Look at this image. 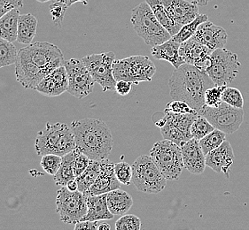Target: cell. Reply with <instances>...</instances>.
<instances>
[{"instance_id": "cell-1", "label": "cell", "mask_w": 249, "mask_h": 230, "mask_svg": "<svg viewBox=\"0 0 249 230\" xmlns=\"http://www.w3.org/2000/svg\"><path fill=\"white\" fill-rule=\"evenodd\" d=\"M214 83L205 70L184 63L173 72L169 80L172 99L184 101L198 114L205 105V91Z\"/></svg>"}, {"instance_id": "cell-2", "label": "cell", "mask_w": 249, "mask_h": 230, "mask_svg": "<svg viewBox=\"0 0 249 230\" xmlns=\"http://www.w3.org/2000/svg\"><path fill=\"white\" fill-rule=\"evenodd\" d=\"M75 135L76 146L90 160L107 159L114 146V139L108 126L98 119L75 120L70 125Z\"/></svg>"}, {"instance_id": "cell-3", "label": "cell", "mask_w": 249, "mask_h": 230, "mask_svg": "<svg viewBox=\"0 0 249 230\" xmlns=\"http://www.w3.org/2000/svg\"><path fill=\"white\" fill-rule=\"evenodd\" d=\"M130 21L137 35L149 46L160 45L172 37L160 23L146 2L137 5L131 12Z\"/></svg>"}, {"instance_id": "cell-4", "label": "cell", "mask_w": 249, "mask_h": 230, "mask_svg": "<svg viewBox=\"0 0 249 230\" xmlns=\"http://www.w3.org/2000/svg\"><path fill=\"white\" fill-rule=\"evenodd\" d=\"M150 157L167 180H178L182 175L184 168L182 150L174 142L167 139L156 142Z\"/></svg>"}, {"instance_id": "cell-5", "label": "cell", "mask_w": 249, "mask_h": 230, "mask_svg": "<svg viewBox=\"0 0 249 230\" xmlns=\"http://www.w3.org/2000/svg\"><path fill=\"white\" fill-rule=\"evenodd\" d=\"M132 183L145 193H159L167 185V179L149 156L137 158L132 164Z\"/></svg>"}, {"instance_id": "cell-6", "label": "cell", "mask_w": 249, "mask_h": 230, "mask_svg": "<svg viewBox=\"0 0 249 230\" xmlns=\"http://www.w3.org/2000/svg\"><path fill=\"white\" fill-rule=\"evenodd\" d=\"M240 66L238 55L224 47L212 51L206 72L214 85L228 86L237 77Z\"/></svg>"}, {"instance_id": "cell-7", "label": "cell", "mask_w": 249, "mask_h": 230, "mask_svg": "<svg viewBox=\"0 0 249 230\" xmlns=\"http://www.w3.org/2000/svg\"><path fill=\"white\" fill-rule=\"evenodd\" d=\"M156 67L147 56H132L123 60H115L113 73L115 80H125L139 84L140 82H150L154 77Z\"/></svg>"}, {"instance_id": "cell-8", "label": "cell", "mask_w": 249, "mask_h": 230, "mask_svg": "<svg viewBox=\"0 0 249 230\" xmlns=\"http://www.w3.org/2000/svg\"><path fill=\"white\" fill-rule=\"evenodd\" d=\"M56 213L66 224H75L87 213V196L79 190L70 191L66 186L58 190Z\"/></svg>"}, {"instance_id": "cell-9", "label": "cell", "mask_w": 249, "mask_h": 230, "mask_svg": "<svg viewBox=\"0 0 249 230\" xmlns=\"http://www.w3.org/2000/svg\"><path fill=\"white\" fill-rule=\"evenodd\" d=\"M199 115L204 116L214 129L223 131L225 134H233L242 124L244 119L243 108H237L222 102L217 107H204Z\"/></svg>"}, {"instance_id": "cell-10", "label": "cell", "mask_w": 249, "mask_h": 230, "mask_svg": "<svg viewBox=\"0 0 249 230\" xmlns=\"http://www.w3.org/2000/svg\"><path fill=\"white\" fill-rule=\"evenodd\" d=\"M18 54L25 57L49 74L64 66V55L57 45L48 42H36L20 49Z\"/></svg>"}, {"instance_id": "cell-11", "label": "cell", "mask_w": 249, "mask_h": 230, "mask_svg": "<svg viewBox=\"0 0 249 230\" xmlns=\"http://www.w3.org/2000/svg\"><path fill=\"white\" fill-rule=\"evenodd\" d=\"M82 60L103 91H115L116 80L113 73L115 54L113 51L85 56Z\"/></svg>"}, {"instance_id": "cell-12", "label": "cell", "mask_w": 249, "mask_h": 230, "mask_svg": "<svg viewBox=\"0 0 249 230\" xmlns=\"http://www.w3.org/2000/svg\"><path fill=\"white\" fill-rule=\"evenodd\" d=\"M64 66L68 73V92L77 99H83L92 93L95 81L82 59L65 60Z\"/></svg>"}, {"instance_id": "cell-13", "label": "cell", "mask_w": 249, "mask_h": 230, "mask_svg": "<svg viewBox=\"0 0 249 230\" xmlns=\"http://www.w3.org/2000/svg\"><path fill=\"white\" fill-rule=\"evenodd\" d=\"M70 126L65 123L47 122L45 129L38 132L35 140V150L37 155L55 154L61 136Z\"/></svg>"}, {"instance_id": "cell-14", "label": "cell", "mask_w": 249, "mask_h": 230, "mask_svg": "<svg viewBox=\"0 0 249 230\" xmlns=\"http://www.w3.org/2000/svg\"><path fill=\"white\" fill-rule=\"evenodd\" d=\"M15 66L16 79L25 89L35 90L40 82L49 75L44 68L20 54H18Z\"/></svg>"}, {"instance_id": "cell-15", "label": "cell", "mask_w": 249, "mask_h": 230, "mask_svg": "<svg viewBox=\"0 0 249 230\" xmlns=\"http://www.w3.org/2000/svg\"><path fill=\"white\" fill-rule=\"evenodd\" d=\"M213 50L202 45L194 37L180 44L179 53L184 63L197 66L201 70L208 68L210 63V55Z\"/></svg>"}, {"instance_id": "cell-16", "label": "cell", "mask_w": 249, "mask_h": 230, "mask_svg": "<svg viewBox=\"0 0 249 230\" xmlns=\"http://www.w3.org/2000/svg\"><path fill=\"white\" fill-rule=\"evenodd\" d=\"M121 186L115 172V164L109 160H100V171L94 183L85 195H100L119 189Z\"/></svg>"}, {"instance_id": "cell-17", "label": "cell", "mask_w": 249, "mask_h": 230, "mask_svg": "<svg viewBox=\"0 0 249 230\" xmlns=\"http://www.w3.org/2000/svg\"><path fill=\"white\" fill-rule=\"evenodd\" d=\"M160 2L170 18L178 25H185L200 15L199 5L188 0H160Z\"/></svg>"}, {"instance_id": "cell-18", "label": "cell", "mask_w": 249, "mask_h": 230, "mask_svg": "<svg viewBox=\"0 0 249 230\" xmlns=\"http://www.w3.org/2000/svg\"><path fill=\"white\" fill-rule=\"evenodd\" d=\"M206 165L216 172L224 174L229 177V172L235 161V156L231 145L228 141H224L215 150L205 156Z\"/></svg>"}, {"instance_id": "cell-19", "label": "cell", "mask_w": 249, "mask_h": 230, "mask_svg": "<svg viewBox=\"0 0 249 230\" xmlns=\"http://www.w3.org/2000/svg\"><path fill=\"white\" fill-rule=\"evenodd\" d=\"M193 37L200 44L209 47L210 50H214L224 48L227 43L228 35L223 27L207 20L199 25Z\"/></svg>"}, {"instance_id": "cell-20", "label": "cell", "mask_w": 249, "mask_h": 230, "mask_svg": "<svg viewBox=\"0 0 249 230\" xmlns=\"http://www.w3.org/2000/svg\"><path fill=\"white\" fill-rule=\"evenodd\" d=\"M69 78L65 66H61L46 75L35 90L42 95L57 97L68 91Z\"/></svg>"}, {"instance_id": "cell-21", "label": "cell", "mask_w": 249, "mask_h": 230, "mask_svg": "<svg viewBox=\"0 0 249 230\" xmlns=\"http://www.w3.org/2000/svg\"><path fill=\"white\" fill-rule=\"evenodd\" d=\"M185 169L194 175H201L206 168V159L199 141L195 138L186 141L180 146Z\"/></svg>"}, {"instance_id": "cell-22", "label": "cell", "mask_w": 249, "mask_h": 230, "mask_svg": "<svg viewBox=\"0 0 249 230\" xmlns=\"http://www.w3.org/2000/svg\"><path fill=\"white\" fill-rule=\"evenodd\" d=\"M107 194L87 196V213L82 220L100 221L114 219L115 215L107 206Z\"/></svg>"}, {"instance_id": "cell-23", "label": "cell", "mask_w": 249, "mask_h": 230, "mask_svg": "<svg viewBox=\"0 0 249 230\" xmlns=\"http://www.w3.org/2000/svg\"><path fill=\"white\" fill-rule=\"evenodd\" d=\"M180 44L170 38L160 45L151 48V53L156 60H166L170 62L175 68H178L184 63L179 53Z\"/></svg>"}, {"instance_id": "cell-24", "label": "cell", "mask_w": 249, "mask_h": 230, "mask_svg": "<svg viewBox=\"0 0 249 230\" xmlns=\"http://www.w3.org/2000/svg\"><path fill=\"white\" fill-rule=\"evenodd\" d=\"M107 203L114 215H124L133 205L132 197L124 190H112L107 194Z\"/></svg>"}, {"instance_id": "cell-25", "label": "cell", "mask_w": 249, "mask_h": 230, "mask_svg": "<svg viewBox=\"0 0 249 230\" xmlns=\"http://www.w3.org/2000/svg\"><path fill=\"white\" fill-rule=\"evenodd\" d=\"M37 19L31 14L20 15L18 22L17 42L23 45H30L35 37L37 29Z\"/></svg>"}, {"instance_id": "cell-26", "label": "cell", "mask_w": 249, "mask_h": 230, "mask_svg": "<svg viewBox=\"0 0 249 230\" xmlns=\"http://www.w3.org/2000/svg\"><path fill=\"white\" fill-rule=\"evenodd\" d=\"M79 149L76 147L75 150H72L70 153L66 154L62 157L61 165L58 172L53 175L56 185H67V183L72 179H75V172H74V161H75L76 154L78 153Z\"/></svg>"}, {"instance_id": "cell-27", "label": "cell", "mask_w": 249, "mask_h": 230, "mask_svg": "<svg viewBox=\"0 0 249 230\" xmlns=\"http://www.w3.org/2000/svg\"><path fill=\"white\" fill-rule=\"evenodd\" d=\"M20 9H13L0 19V37L14 43L17 41Z\"/></svg>"}, {"instance_id": "cell-28", "label": "cell", "mask_w": 249, "mask_h": 230, "mask_svg": "<svg viewBox=\"0 0 249 230\" xmlns=\"http://www.w3.org/2000/svg\"><path fill=\"white\" fill-rule=\"evenodd\" d=\"M145 2L149 5L153 11L156 19L160 23L169 31L171 36H174L178 33L183 26L178 25L174 20L170 18V15L166 10L164 5L160 2V0H145Z\"/></svg>"}, {"instance_id": "cell-29", "label": "cell", "mask_w": 249, "mask_h": 230, "mask_svg": "<svg viewBox=\"0 0 249 230\" xmlns=\"http://www.w3.org/2000/svg\"><path fill=\"white\" fill-rule=\"evenodd\" d=\"M100 171V160H90L88 167L75 179L77 181L78 190L85 194L94 183Z\"/></svg>"}, {"instance_id": "cell-30", "label": "cell", "mask_w": 249, "mask_h": 230, "mask_svg": "<svg viewBox=\"0 0 249 230\" xmlns=\"http://www.w3.org/2000/svg\"><path fill=\"white\" fill-rule=\"evenodd\" d=\"M165 117L170 120L172 124L182 130L186 136L192 139L193 136L191 135V126L195 119L198 117L199 114H174L170 112H165Z\"/></svg>"}, {"instance_id": "cell-31", "label": "cell", "mask_w": 249, "mask_h": 230, "mask_svg": "<svg viewBox=\"0 0 249 230\" xmlns=\"http://www.w3.org/2000/svg\"><path fill=\"white\" fill-rule=\"evenodd\" d=\"M209 20L208 15H199L198 17H196L195 20L191 21L189 23L185 24L181 28V30L178 31V34H176L174 36H172L171 38L173 40L182 44L185 41L188 40L191 37H193L195 35L196 31L198 30L199 25H201L203 22Z\"/></svg>"}, {"instance_id": "cell-32", "label": "cell", "mask_w": 249, "mask_h": 230, "mask_svg": "<svg viewBox=\"0 0 249 230\" xmlns=\"http://www.w3.org/2000/svg\"><path fill=\"white\" fill-rule=\"evenodd\" d=\"M225 135L226 134L223 131L214 129L212 132H210L209 135H206L202 139L199 141V145H200L205 156L207 155L208 153H210V151L218 148L220 145L226 140V135Z\"/></svg>"}, {"instance_id": "cell-33", "label": "cell", "mask_w": 249, "mask_h": 230, "mask_svg": "<svg viewBox=\"0 0 249 230\" xmlns=\"http://www.w3.org/2000/svg\"><path fill=\"white\" fill-rule=\"evenodd\" d=\"M160 130L164 139L172 141L179 146L184 144L186 141L190 140L182 130L176 127L174 124H172L170 120L167 119L165 120L164 125L161 126Z\"/></svg>"}, {"instance_id": "cell-34", "label": "cell", "mask_w": 249, "mask_h": 230, "mask_svg": "<svg viewBox=\"0 0 249 230\" xmlns=\"http://www.w3.org/2000/svg\"><path fill=\"white\" fill-rule=\"evenodd\" d=\"M18 52L15 45L0 37V68L15 64Z\"/></svg>"}, {"instance_id": "cell-35", "label": "cell", "mask_w": 249, "mask_h": 230, "mask_svg": "<svg viewBox=\"0 0 249 230\" xmlns=\"http://www.w3.org/2000/svg\"><path fill=\"white\" fill-rule=\"evenodd\" d=\"M214 130V127L210 121L204 116L199 115L191 126V135L193 138L199 141Z\"/></svg>"}, {"instance_id": "cell-36", "label": "cell", "mask_w": 249, "mask_h": 230, "mask_svg": "<svg viewBox=\"0 0 249 230\" xmlns=\"http://www.w3.org/2000/svg\"><path fill=\"white\" fill-rule=\"evenodd\" d=\"M222 100L224 103L237 108H243L244 106V99L242 93L236 88L227 86L223 92Z\"/></svg>"}, {"instance_id": "cell-37", "label": "cell", "mask_w": 249, "mask_h": 230, "mask_svg": "<svg viewBox=\"0 0 249 230\" xmlns=\"http://www.w3.org/2000/svg\"><path fill=\"white\" fill-rule=\"evenodd\" d=\"M227 86H215L211 87L205 91V105L209 107H217L223 102L222 96L224 89Z\"/></svg>"}, {"instance_id": "cell-38", "label": "cell", "mask_w": 249, "mask_h": 230, "mask_svg": "<svg viewBox=\"0 0 249 230\" xmlns=\"http://www.w3.org/2000/svg\"><path fill=\"white\" fill-rule=\"evenodd\" d=\"M62 157L57 154H46L42 156L40 165L48 175H54L61 165Z\"/></svg>"}, {"instance_id": "cell-39", "label": "cell", "mask_w": 249, "mask_h": 230, "mask_svg": "<svg viewBox=\"0 0 249 230\" xmlns=\"http://www.w3.org/2000/svg\"><path fill=\"white\" fill-rule=\"evenodd\" d=\"M115 175L121 184L129 186L132 182V166L126 161L115 164Z\"/></svg>"}, {"instance_id": "cell-40", "label": "cell", "mask_w": 249, "mask_h": 230, "mask_svg": "<svg viewBox=\"0 0 249 230\" xmlns=\"http://www.w3.org/2000/svg\"><path fill=\"white\" fill-rule=\"evenodd\" d=\"M51 2L52 3L49 6V12L52 16V20L54 22L55 25L60 27L69 7L57 0H52Z\"/></svg>"}, {"instance_id": "cell-41", "label": "cell", "mask_w": 249, "mask_h": 230, "mask_svg": "<svg viewBox=\"0 0 249 230\" xmlns=\"http://www.w3.org/2000/svg\"><path fill=\"white\" fill-rule=\"evenodd\" d=\"M141 220L135 215H123L115 223L116 230H140Z\"/></svg>"}, {"instance_id": "cell-42", "label": "cell", "mask_w": 249, "mask_h": 230, "mask_svg": "<svg viewBox=\"0 0 249 230\" xmlns=\"http://www.w3.org/2000/svg\"><path fill=\"white\" fill-rule=\"evenodd\" d=\"M165 112H170L174 114H196L197 113L195 109H193L184 101L176 100V99H173L167 105L165 108Z\"/></svg>"}, {"instance_id": "cell-43", "label": "cell", "mask_w": 249, "mask_h": 230, "mask_svg": "<svg viewBox=\"0 0 249 230\" xmlns=\"http://www.w3.org/2000/svg\"><path fill=\"white\" fill-rule=\"evenodd\" d=\"M90 160V159L88 156L85 155L79 150L74 161V172H75V177L81 175L88 167Z\"/></svg>"}, {"instance_id": "cell-44", "label": "cell", "mask_w": 249, "mask_h": 230, "mask_svg": "<svg viewBox=\"0 0 249 230\" xmlns=\"http://www.w3.org/2000/svg\"><path fill=\"white\" fill-rule=\"evenodd\" d=\"M23 6V0H0V19L13 9H20Z\"/></svg>"}, {"instance_id": "cell-45", "label": "cell", "mask_w": 249, "mask_h": 230, "mask_svg": "<svg viewBox=\"0 0 249 230\" xmlns=\"http://www.w3.org/2000/svg\"><path fill=\"white\" fill-rule=\"evenodd\" d=\"M132 82L129 81L119 80L116 81L115 84V91L121 96H127L130 94L132 90Z\"/></svg>"}, {"instance_id": "cell-46", "label": "cell", "mask_w": 249, "mask_h": 230, "mask_svg": "<svg viewBox=\"0 0 249 230\" xmlns=\"http://www.w3.org/2000/svg\"><path fill=\"white\" fill-rule=\"evenodd\" d=\"M100 225L99 221H90V220H80L75 224V230H98Z\"/></svg>"}, {"instance_id": "cell-47", "label": "cell", "mask_w": 249, "mask_h": 230, "mask_svg": "<svg viewBox=\"0 0 249 230\" xmlns=\"http://www.w3.org/2000/svg\"><path fill=\"white\" fill-rule=\"evenodd\" d=\"M57 1L65 4L68 7L75 5L76 3H82L84 5H88V2H89V0H57Z\"/></svg>"}, {"instance_id": "cell-48", "label": "cell", "mask_w": 249, "mask_h": 230, "mask_svg": "<svg viewBox=\"0 0 249 230\" xmlns=\"http://www.w3.org/2000/svg\"><path fill=\"white\" fill-rule=\"evenodd\" d=\"M66 187H67L70 191H76V190H78L77 181H76V179H72V180H70V181L67 183Z\"/></svg>"}, {"instance_id": "cell-49", "label": "cell", "mask_w": 249, "mask_h": 230, "mask_svg": "<svg viewBox=\"0 0 249 230\" xmlns=\"http://www.w3.org/2000/svg\"><path fill=\"white\" fill-rule=\"evenodd\" d=\"M188 1L196 3L197 5L204 6V5H208V4H209V2H210V0H188Z\"/></svg>"}, {"instance_id": "cell-50", "label": "cell", "mask_w": 249, "mask_h": 230, "mask_svg": "<svg viewBox=\"0 0 249 230\" xmlns=\"http://www.w3.org/2000/svg\"><path fill=\"white\" fill-rule=\"evenodd\" d=\"M111 230V226L109 224H107V223H105V222H101L100 223V225H99V228H98V230Z\"/></svg>"}, {"instance_id": "cell-51", "label": "cell", "mask_w": 249, "mask_h": 230, "mask_svg": "<svg viewBox=\"0 0 249 230\" xmlns=\"http://www.w3.org/2000/svg\"><path fill=\"white\" fill-rule=\"evenodd\" d=\"M36 1H37V2H39V3H46V2H50L52 0H36Z\"/></svg>"}]
</instances>
